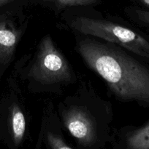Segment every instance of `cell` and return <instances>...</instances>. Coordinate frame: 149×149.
<instances>
[{
    "label": "cell",
    "mask_w": 149,
    "mask_h": 149,
    "mask_svg": "<svg viewBox=\"0 0 149 149\" xmlns=\"http://www.w3.org/2000/svg\"><path fill=\"white\" fill-rule=\"evenodd\" d=\"M58 17V28L114 44L149 61V39L114 17H103L99 13H75L73 8Z\"/></svg>",
    "instance_id": "4"
},
{
    "label": "cell",
    "mask_w": 149,
    "mask_h": 149,
    "mask_svg": "<svg viewBox=\"0 0 149 149\" xmlns=\"http://www.w3.org/2000/svg\"><path fill=\"white\" fill-rule=\"evenodd\" d=\"M64 126L53 102L47 99L42 111L40 127L34 149H72L75 148L66 141Z\"/></svg>",
    "instance_id": "7"
},
{
    "label": "cell",
    "mask_w": 149,
    "mask_h": 149,
    "mask_svg": "<svg viewBox=\"0 0 149 149\" xmlns=\"http://www.w3.org/2000/svg\"><path fill=\"white\" fill-rule=\"evenodd\" d=\"M124 12L131 21L149 26V10L135 7H127L124 9Z\"/></svg>",
    "instance_id": "10"
},
{
    "label": "cell",
    "mask_w": 149,
    "mask_h": 149,
    "mask_svg": "<svg viewBox=\"0 0 149 149\" xmlns=\"http://www.w3.org/2000/svg\"><path fill=\"white\" fill-rule=\"evenodd\" d=\"M75 50L122 103L149 106V68L129 51L110 42L74 33Z\"/></svg>",
    "instance_id": "1"
},
{
    "label": "cell",
    "mask_w": 149,
    "mask_h": 149,
    "mask_svg": "<svg viewBox=\"0 0 149 149\" xmlns=\"http://www.w3.org/2000/svg\"><path fill=\"white\" fill-rule=\"evenodd\" d=\"M109 144L114 149H149V122L140 127H113Z\"/></svg>",
    "instance_id": "8"
},
{
    "label": "cell",
    "mask_w": 149,
    "mask_h": 149,
    "mask_svg": "<svg viewBox=\"0 0 149 149\" xmlns=\"http://www.w3.org/2000/svg\"><path fill=\"white\" fill-rule=\"evenodd\" d=\"M20 2L25 3L23 0H0V9L5 7V6L9 5V4Z\"/></svg>",
    "instance_id": "11"
},
{
    "label": "cell",
    "mask_w": 149,
    "mask_h": 149,
    "mask_svg": "<svg viewBox=\"0 0 149 149\" xmlns=\"http://www.w3.org/2000/svg\"><path fill=\"white\" fill-rule=\"evenodd\" d=\"M0 96V139L8 149H19L30 139L32 116L15 62Z\"/></svg>",
    "instance_id": "5"
},
{
    "label": "cell",
    "mask_w": 149,
    "mask_h": 149,
    "mask_svg": "<svg viewBox=\"0 0 149 149\" xmlns=\"http://www.w3.org/2000/svg\"><path fill=\"white\" fill-rule=\"evenodd\" d=\"M75 90L56 106L63 126L76 141L77 148L101 149L110 143L113 127L110 101L96 92L90 81L77 80Z\"/></svg>",
    "instance_id": "2"
},
{
    "label": "cell",
    "mask_w": 149,
    "mask_h": 149,
    "mask_svg": "<svg viewBox=\"0 0 149 149\" xmlns=\"http://www.w3.org/2000/svg\"><path fill=\"white\" fill-rule=\"evenodd\" d=\"M137 1L140 2V4H143V5L145 6V7L149 8V0H137Z\"/></svg>",
    "instance_id": "12"
},
{
    "label": "cell",
    "mask_w": 149,
    "mask_h": 149,
    "mask_svg": "<svg viewBox=\"0 0 149 149\" xmlns=\"http://www.w3.org/2000/svg\"><path fill=\"white\" fill-rule=\"evenodd\" d=\"M1 144V139H0V145Z\"/></svg>",
    "instance_id": "13"
},
{
    "label": "cell",
    "mask_w": 149,
    "mask_h": 149,
    "mask_svg": "<svg viewBox=\"0 0 149 149\" xmlns=\"http://www.w3.org/2000/svg\"><path fill=\"white\" fill-rule=\"evenodd\" d=\"M15 63L23 87L31 94L61 96L79 78L49 33L42 36L34 52L25 54Z\"/></svg>",
    "instance_id": "3"
},
{
    "label": "cell",
    "mask_w": 149,
    "mask_h": 149,
    "mask_svg": "<svg viewBox=\"0 0 149 149\" xmlns=\"http://www.w3.org/2000/svg\"><path fill=\"white\" fill-rule=\"evenodd\" d=\"M28 3H15L0 9V81L15 58L32 15L26 13Z\"/></svg>",
    "instance_id": "6"
},
{
    "label": "cell",
    "mask_w": 149,
    "mask_h": 149,
    "mask_svg": "<svg viewBox=\"0 0 149 149\" xmlns=\"http://www.w3.org/2000/svg\"><path fill=\"white\" fill-rule=\"evenodd\" d=\"M29 1L32 4L49 10L56 17H59L70 9L94 7L102 3V0H29Z\"/></svg>",
    "instance_id": "9"
}]
</instances>
